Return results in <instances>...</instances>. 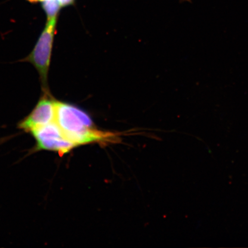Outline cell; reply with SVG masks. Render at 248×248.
<instances>
[{
  "mask_svg": "<svg viewBox=\"0 0 248 248\" xmlns=\"http://www.w3.org/2000/svg\"><path fill=\"white\" fill-rule=\"evenodd\" d=\"M55 122L63 138L75 147L81 145L83 135L92 125L91 118L84 111L60 102H56Z\"/></svg>",
  "mask_w": 248,
  "mask_h": 248,
  "instance_id": "1",
  "label": "cell"
},
{
  "mask_svg": "<svg viewBox=\"0 0 248 248\" xmlns=\"http://www.w3.org/2000/svg\"><path fill=\"white\" fill-rule=\"evenodd\" d=\"M57 20V18L48 19L45 29L40 35L33 51L24 60L32 63L38 70L42 80L43 88L46 92V80H47L49 64H50Z\"/></svg>",
  "mask_w": 248,
  "mask_h": 248,
  "instance_id": "2",
  "label": "cell"
},
{
  "mask_svg": "<svg viewBox=\"0 0 248 248\" xmlns=\"http://www.w3.org/2000/svg\"><path fill=\"white\" fill-rule=\"evenodd\" d=\"M37 142L39 150L58 152L62 155L72 149L73 145L63 138L60 127L55 122L39 127L31 132Z\"/></svg>",
  "mask_w": 248,
  "mask_h": 248,
  "instance_id": "3",
  "label": "cell"
},
{
  "mask_svg": "<svg viewBox=\"0 0 248 248\" xmlns=\"http://www.w3.org/2000/svg\"><path fill=\"white\" fill-rule=\"evenodd\" d=\"M55 110L56 101L46 93L30 115L19 124V128L27 132H31L39 127L54 122Z\"/></svg>",
  "mask_w": 248,
  "mask_h": 248,
  "instance_id": "4",
  "label": "cell"
},
{
  "mask_svg": "<svg viewBox=\"0 0 248 248\" xmlns=\"http://www.w3.org/2000/svg\"><path fill=\"white\" fill-rule=\"evenodd\" d=\"M42 7L47 16L48 19H51L57 18L62 6L58 0H45L43 1Z\"/></svg>",
  "mask_w": 248,
  "mask_h": 248,
  "instance_id": "5",
  "label": "cell"
},
{
  "mask_svg": "<svg viewBox=\"0 0 248 248\" xmlns=\"http://www.w3.org/2000/svg\"><path fill=\"white\" fill-rule=\"evenodd\" d=\"M58 1L60 2L62 7L73 5L74 2H75V0H58Z\"/></svg>",
  "mask_w": 248,
  "mask_h": 248,
  "instance_id": "6",
  "label": "cell"
},
{
  "mask_svg": "<svg viewBox=\"0 0 248 248\" xmlns=\"http://www.w3.org/2000/svg\"><path fill=\"white\" fill-rule=\"evenodd\" d=\"M28 1H29L31 2H38L40 1H44L45 0H28Z\"/></svg>",
  "mask_w": 248,
  "mask_h": 248,
  "instance_id": "7",
  "label": "cell"
}]
</instances>
